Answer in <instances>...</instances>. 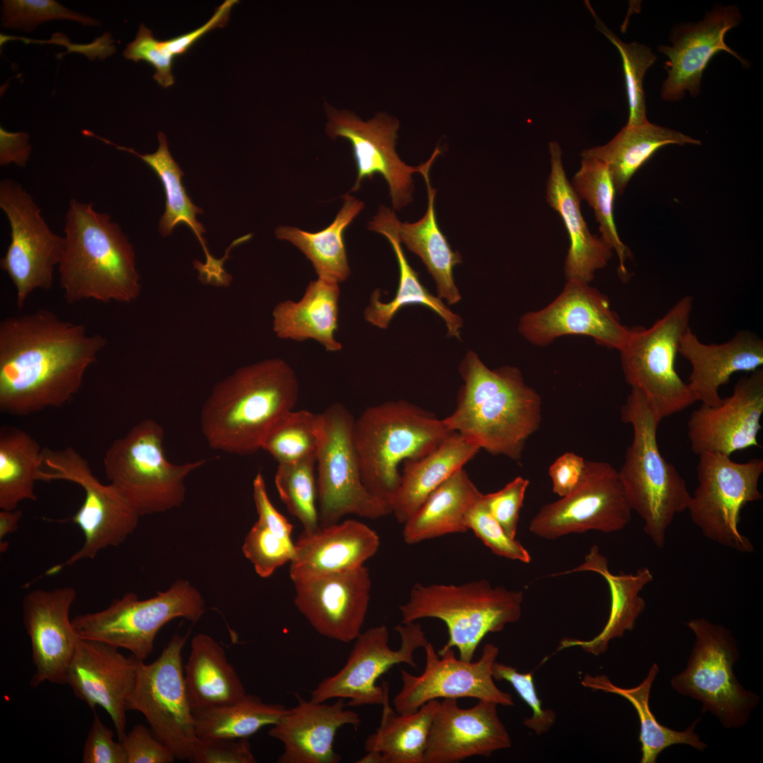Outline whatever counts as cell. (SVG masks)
Returning a JSON list of instances; mask_svg holds the SVG:
<instances>
[{
	"instance_id": "obj_1",
	"label": "cell",
	"mask_w": 763,
	"mask_h": 763,
	"mask_svg": "<svg viewBox=\"0 0 763 763\" xmlns=\"http://www.w3.org/2000/svg\"><path fill=\"white\" fill-rule=\"evenodd\" d=\"M107 344L82 324L40 309L0 323V410L26 415L60 408L80 390Z\"/></svg>"
},
{
	"instance_id": "obj_2",
	"label": "cell",
	"mask_w": 763,
	"mask_h": 763,
	"mask_svg": "<svg viewBox=\"0 0 763 763\" xmlns=\"http://www.w3.org/2000/svg\"><path fill=\"white\" fill-rule=\"evenodd\" d=\"M459 370L463 384L454 410L442 419L444 424L480 449L520 461L527 441L540 425L538 393L526 383L518 367L490 369L472 350Z\"/></svg>"
},
{
	"instance_id": "obj_3",
	"label": "cell",
	"mask_w": 763,
	"mask_h": 763,
	"mask_svg": "<svg viewBox=\"0 0 763 763\" xmlns=\"http://www.w3.org/2000/svg\"><path fill=\"white\" fill-rule=\"evenodd\" d=\"M299 382L293 369L280 358L237 369L218 382L201 412L202 433L213 449L247 455L261 449L272 425L293 410Z\"/></svg>"
},
{
	"instance_id": "obj_4",
	"label": "cell",
	"mask_w": 763,
	"mask_h": 763,
	"mask_svg": "<svg viewBox=\"0 0 763 763\" xmlns=\"http://www.w3.org/2000/svg\"><path fill=\"white\" fill-rule=\"evenodd\" d=\"M58 272L65 301L129 303L141 293L133 245L119 225L92 203L70 201Z\"/></svg>"
},
{
	"instance_id": "obj_5",
	"label": "cell",
	"mask_w": 763,
	"mask_h": 763,
	"mask_svg": "<svg viewBox=\"0 0 763 763\" xmlns=\"http://www.w3.org/2000/svg\"><path fill=\"white\" fill-rule=\"evenodd\" d=\"M452 432L442 419L406 401L367 408L353 425L365 487L391 508L401 480L400 465L428 454Z\"/></svg>"
},
{
	"instance_id": "obj_6",
	"label": "cell",
	"mask_w": 763,
	"mask_h": 763,
	"mask_svg": "<svg viewBox=\"0 0 763 763\" xmlns=\"http://www.w3.org/2000/svg\"><path fill=\"white\" fill-rule=\"evenodd\" d=\"M620 416L632 426L633 439L618 471L620 478L632 511L644 521V533L662 548L675 516L687 510L691 495L684 478L660 451L661 420L640 392L631 389Z\"/></svg>"
},
{
	"instance_id": "obj_7",
	"label": "cell",
	"mask_w": 763,
	"mask_h": 763,
	"mask_svg": "<svg viewBox=\"0 0 763 763\" xmlns=\"http://www.w3.org/2000/svg\"><path fill=\"white\" fill-rule=\"evenodd\" d=\"M523 601V591L492 586L485 579L459 585L418 583L399 610L401 623L424 618L444 622L449 638L439 650L456 648L461 660L471 661L487 634L521 618Z\"/></svg>"
},
{
	"instance_id": "obj_8",
	"label": "cell",
	"mask_w": 763,
	"mask_h": 763,
	"mask_svg": "<svg viewBox=\"0 0 763 763\" xmlns=\"http://www.w3.org/2000/svg\"><path fill=\"white\" fill-rule=\"evenodd\" d=\"M164 437L160 424L143 420L115 439L103 458L110 483L141 516L179 507L186 497V478L207 462H170L165 455Z\"/></svg>"
},
{
	"instance_id": "obj_9",
	"label": "cell",
	"mask_w": 763,
	"mask_h": 763,
	"mask_svg": "<svg viewBox=\"0 0 763 763\" xmlns=\"http://www.w3.org/2000/svg\"><path fill=\"white\" fill-rule=\"evenodd\" d=\"M693 302L686 295L651 326L629 327L619 351L626 382L644 396L661 421L697 401L675 369L681 338L690 328Z\"/></svg>"
},
{
	"instance_id": "obj_10",
	"label": "cell",
	"mask_w": 763,
	"mask_h": 763,
	"mask_svg": "<svg viewBox=\"0 0 763 763\" xmlns=\"http://www.w3.org/2000/svg\"><path fill=\"white\" fill-rule=\"evenodd\" d=\"M686 625L695 642L686 668L670 681L679 694L702 703L726 728L744 726L759 703V697L743 688L733 666L739 659L738 642L732 632L705 618H693Z\"/></svg>"
},
{
	"instance_id": "obj_11",
	"label": "cell",
	"mask_w": 763,
	"mask_h": 763,
	"mask_svg": "<svg viewBox=\"0 0 763 763\" xmlns=\"http://www.w3.org/2000/svg\"><path fill=\"white\" fill-rule=\"evenodd\" d=\"M205 610L206 602L199 591L187 580L179 579L148 599L140 600L136 594L127 593L104 610L76 616L72 625L78 637L126 649L144 661L165 625L178 617L195 623Z\"/></svg>"
},
{
	"instance_id": "obj_12",
	"label": "cell",
	"mask_w": 763,
	"mask_h": 763,
	"mask_svg": "<svg viewBox=\"0 0 763 763\" xmlns=\"http://www.w3.org/2000/svg\"><path fill=\"white\" fill-rule=\"evenodd\" d=\"M58 480L74 483L85 492L83 502L71 519L85 539L77 552L51 568L49 574L81 560L94 559L103 549L122 544L136 528L141 516L113 485L100 483L87 460L71 447L42 451L37 481Z\"/></svg>"
},
{
	"instance_id": "obj_13",
	"label": "cell",
	"mask_w": 763,
	"mask_h": 763,
	"mask_svg": "<svg viewBox=\"0 0 763 763\" xmlns=\"http://www.w3.org/2000/svg\"><path fill=\"white\" fill-rule=\"evenodd\" d=\"M697 486L687 511L692 522L710 540L741 553L755 548L739 530L740 512L748 503L762 499L759 482L763 460L733 461L730 456L706 453L699 456Z\"/></svg>"
},
{
	"instance_id": "obj_14",
	"label": "cell",
	"mask_w": 763,
	"mask_h": 763,
	"mask_svg": "<svg viewBox=\"0 0 763 763\" xmlns=\"http://www.w3.org/2000/svg\"><path fill=\"white\" fill-rule=\"evenodd\" d=\"M321 415L323 436L316 456L321 527L337 524L348 514L376 519L391 514L390 505L369 493L362 483L351 413L335 403Z\"/></svg>"
},
{
	"instance_id": "obj_15",
	"label": "cell",
	"mask_w": 763,
	"mask_h": 763,
	"mask_svg": "<svg viewBox=\"0 0 763 763\" xmlns=\"http://www.w3.org/2000/svg\"><path fill=\"white\" fill-rule=\"evenodd\" d=\"M0 208L11 227V241L0 267L16 288V306L20 309L35 290L52 288L65 238L52 231L33 197L17 181L0 182Z\"/></svg>"
},
{
	"instance_id": "obj_16",
	"label": "cell",
	"mask_w": 763,
	"mask_h": 763,
	"mask_svg": "<svg viewBox=\"0 0 763 763\" xmlns=\"http://www.w3.org/2000/svg\"><path fill=\"white\" fill-rule=\"evenodd\" d=\"M187 637L175 634L156 660L140 661L126 702L127 711L142 714L155 736L179 760H188L196 738L182 657Z\"/></svg>"
},
{
	"instance_id": "obj_17",
	"label": "cell",
	"mask_w": 763,
	"mask_h": 763,
	"mask_svg": "<svg viewBox=\"0 0 763 763\" xmlns=\"http://www.w3.org/2000/svg\"><path fill=\"white\" fill-rule=\"evenodd\" d=\"M401 638L398 649L389 645L387 627H371L354 640L353 647L343 667L321 681L312 692L310 700L326 702L331 699H348L350 706L382 705L388 682L377 685L378 679L391 667L405 663L417 667L414 654L428 641L420 624L401 623L395 627Z\"/></svg>"
},
{
	"instance_id": "obj_18",
	"label": "cell",
	"mask_w": 763,
	"mask_h": 763,
	"mask_svg": "<svg viewBox=\"0 0 763 763\" xmlns=\"http://www.w3.org/2000/svg\"><path fill=\"white\" fill-rule=\"evenodd\" d=\"M632 511L618 471L606 461H587L580 485L541 507L529 531L547 540L588 531L610 533L627 526Z\"/></svg>"
},
{
	"instance_id": "obj_19",
	"label": "cell",
	"mask_w": 763,
	"mask_h": 763,
	"mask_svg": "<svg viewBox=\"0 0 763 763\" xmlns=\"http://www.w3.org/2000/svg\"><path fill=\"white\" fill-rule=\"evenodd\" d=\"M326 133L332 139L342 138L351 147L357 167L356 181L350 191H357L365 179L382 175L388 184L393 207L400 210L413 201V175L422 174L430 168L441 150L436 148L432 155L418 166H410L396 151L399 123L384 113L365 121L349 110L326 105Z\"/></svg>"
},
{
	"instance_id": "obj_20",
	"label": "cell",
	"mask_w": 763,
	"mask_h": 763,
	"mask_svg": "<svg viewBox=\"0 0 763 763\" xmlns=\"http://www.w3.org/2000/svg\"><path fill=\"white\" fill-rule=\"evenodd\" d=\"M424 649L425 666L421 674L401 671L402 686L393 699L394 709L398 714L413 713L439 699L474 698L514 706L512 696L499 689L492 677V666L499 654L497 646L485 644L475 661L457 658L453 649L436 652L429 641Z\"/></svg>"
},
{
	"instance_id": "obj_21",
	"label": "cell",
	"mask_w": 763,
	"mask_h": 763,
	"mask_svg": "<svg viewBox=\"0 0 763 763\" xmlns=\"http://www.w3.org/2000/svg\"><path fill=\"white\" fill-rule=\"evenodd\" d=\"M518 329L529 343L546 346L559 337L586 336L620 351L629 327L624 326L609 298L589 283L567 280L562 292L544 308L523 314Z\"/></svg>"
},
{
	"instance_id": "obj_22",
	"label": "cell",
	"mask_w": 763,
	"mask_h": 763,
	"mask_svg": "<svg viewBox=\"0 0 763 763\" xmlns=\"http://www.w3.org/2000/svg\"><path fill=\"white\" fill-rule=\"evenodd\" d=\"M293 584L295 605L320 635L349 643L360 634L372 585L365 565Z\"/></svg>"
},
{
	"instance_id": "obj_23",
	"label": "cell",
	"mask_w": 763,
	"mask_h": 763,
	"mask_svg": "<svg viewBox=\"0 0 763 763\" xmlns=\"http://www.w3.org/2000/svg\"><path fill=\"white\" fill-rule=\"evenodd\" d=\"M763 414V369L742 377L732 394L716 406L702 403L687 421L690 449L698 456L760 447L757 435Z\"/></svg>"
},
{
	"instance_id": "obj_24",
	"label": "cell",
	"mask_w": 763,
	"mask_h": 763,
	"mask_svg": "<svg viewBox=\"0 0 763 763\" xmlns=\"http://www.w3.org/2000/svg\"><path fill=\"white\" fill-rule=\"evenodd\" d=\"M141 660L126 657L119 648L101 641L78 638L64 682L94 710L102 707L122 741L126 735L127 699L134 690Z\"/></svg>"
},
{
	"instance_id": "obj_25",
	"label": "cell",
	"mask_w": 763,
	"mask_h": 763,
	"mask_svg": "<svg viewBox=\"0 0 763 763\" xmlns=\"http://www.w3.org/2000/svg\"><path fill=\"white\" fill-rule=\"evenodd\" d=\"M76 598L75 588L65 586L35 589L23 599V620L35 666L30 680L32 687L45 682L65 683L66 671L79 638L69 617Z\"/></svg>"
},
{
	"instance_id": "obj_26",
	"label": "cell",
	"mask_w": 763,
	"mask_h": 763,
	"mask_svg": "<svg viewBox=\"0 0 763 763\" xmlns=\"http://www.w3.org/2000/svg\"><path fill=\"white\" fill-rule=\"evenodd\" d=\"M497 704L479 700L461 708L457 699L440 702L430 731L424 763H458L471 757H490L511 746Z\"/></svg>"
},
{
	"instance_id": "obj_27",
	"label": "cell",
	"mask_w": 763,
	"mask_h": 763,
	"mask_svg": "<svg viewBox=\"0 0 763 763\" xmlns=\"http://www.w3.org/2000/svg\"><path fill=\"white\" fill-rule=\"evenodd\" d=\"M740 20L735 6H719L697 23L677 27L671 35L672 45L658 49L667 56L665 69L668 76L661 88L662 98L668 101L682 99L687 91L697 96L700 90L703 71L711 59L721 51L737 58L744 66L748 61L740 57L725 42V35Z\"/></svg>"
},
{
	"instance_id": "obj_28",
	"label": "cell",
	"mask_w": 763,
	"mask_h": 763,
	"mask_svg": "<svg viewBox=\"0 0 763 763\" xmlns=\"http://www.w3.org/2000/svg\"><path fill=\"white\" fill-rule=\"evenodd\" d=\"M297 705L287 711L268 731L283 743L279 763H338L341 757L333 748L339 728L359 727L357 713L348 709L343 699L331 704L306 700L295 694Z\"/></svg>"
},
{
	"instance_id": "obj_29",
	"label": "cell",
	"mask_w": 763,
	"mask_h": 763,
	"mask_svg": "<svg viewBox=\"0 0 763 763\" xmlns=\"http://www.w3.org/2000/svg\"><path fill=\"white\" fill-rule=\"evenodd\" d=\"M678 353L691 365L688 387L697 401L716 406L720 388L739 372H752L763 365V340L747 330L726 342L702 343L690 328L681 338Z\"/></svg>"
},
{
	"instance_id": "obj_30",
	"label": "cell",
	"mask_w": 763,
	"mask_h": 763,
	"mask_svg": "<svg viewBox=\"0 0 763 763\" xmlns=\"http://www.w3.org/2000/svg\"><path fill=\"white\" fill-rule=\"evenodd\" d=\"M380 539L367 525L354 519L302 532L290 562L292 583L363 566L378 551Z\"/></svg>"
},
{
	"instance_id": "obj_31",
	"label": "cell",
	"mask_w": 763,
	"mask_h": 763,
	"mask_svg": "<svg viewBox=\"0 0 763 763\" xmlns=\"http://www.w3.org/2000/svg\"><path fill=\"white\" fill-rule=\"evenodd\" d=\"M550 172L547 181L546 200L560 215L569 238L564 262L567 280L590 283L598 270L608 265L613 251L601 237L591 233L581 214V199L566 175L562 150L557 141L549 143Z\"/></svg>"
},
{
	"instance_id": "obj_32",
	"label": "cell",
	"mask_w": 763,
	"mask_h": 763,
	"mask_svg": "<svg viewBox=\"0 0 763 763\" xmlns=\"http://www.w3.org/2000/svg\"><path fill=\"white\" fill-rule=\"evenodd\" d=\"M580 572H592L605 580L610 595L608 618L601 632L591 639L566 638L560 641L557 650L578 646L586 653L599 656L606 651L611 640L623 637L627 631L634 628L637 619L646 608V601L639 593L653 581V576L646 567L634 572L612 573L608 569V559L600 552L598 546L593 545L580 565L551 576Z\"/></svg>"
},
{
	"instance_id": "obj_33",
	"label": "cell",
	"mask_w": 763,
	"mask_h": 763,
	"mask_svg": "<svg viewBox=\"0 0 763 763\" xmlns=\"http://www.w3.org/2000/svg\"><path fill=\"white\" fill-rule=\"evenodd\" d=\"M398 218L393 211L380 206L377 215L368 223L367 228L384 236L396 255L398 270V285L394 297L389 302L381 300L379 290H374L364 312L366 321L380 329H386L398 312L405 306L422 305L441 317L447 329V335L461 339V317L453 312L438 296L430 293L420 280L418 273L411 267L401 247L396 231Z\"/></svg>"
},
{
	"instance_id": "obj_34",
	"label": "cell",
	"mask_w": 763,
	"mask_h": 763,
	"mask_svg": "<svg viewBox=\"0 0 763 763\" xmlns=\"http://www.w3.org/2000/svg\"><path fill=\"white\" fill-rule=\"evenodd\" d=\"M339 283L318 277L308 284L298 302L285 300L273 311V329L280 339H312L327 351L341 350L335 337L338 327Z\"/></svg>"
},
{
	"instance_id": "obj_35",
	"label": "cell",
	"mask_w": 763,
	"mask_h": 763,
	"mask_svg": "<svg viewBox=\"0 0 763 763\" xmlns=\"http://www.w3.org/2000/svg\"><path fill=\"white\" fill-rule=\"evenodd\" d=\"M480 450L470 439L454 432L428 454L405 462L391 502V514L403 524L437 487L463 468Z\"/></svg>"
},
{
	"instance_id": "obj_36",
	"label": "cell",
	"mask_w": 763,
	"mask_h": 763,
	"mask_svg": "<svg viewBox=\"0 0 763 763\" xmlns=\"http://www.w3.org/2000/svg\"><path fill=\"white\" fill-rule=\"evenodd\" d=\"M440 701L431 700L411 714H398L389 704L388 686L380 723L365 743L360 763H424L431 726Z\"/></svg>"
},
{
	"instance_id": "obj_37",
	"label": "cell",
	"mask_w": 763,
	"mask_h": 763,
	"mask_svg": "<svg viewBox=\"0 0 763 763\" xmlns=\"http://www.w3.org/2000/svg\"><path fill=\"white\" fill-rule=\"evenodd\" d=\"M184 676L193 711L229 705L247 694L223 647L206 634L192 638Z\"/></svg>"
},
{
	"instance_id": "obj_38",
	"label": "cell",
	"mask_w": 763,
	"mask_h": 763,
	"mask_svg": "<svg viewBox=\"0 0 763 763\" xmlns=\"http://www.w3.org/2000/svg\"><path fill=\"white\" fill-rule=\"evenodd\" d=\"M482 495L467 472L460 468L437 487L403 524L404 541L414 545L447 534L466 532V516Z\"/></svg>"
},
{
	"instance_id": "obj_39",
	"label": "cell",
	"mask_w": 763,
	"mask_h": 763,
	"mask_svg": "<svg viewBox=\"0 0 763 763\" xmlns=\"http://www.w3.org/2000/svg\"><path fill=\"white\" fill-rule=\"evenodd\" d=\"M700 145L699 140L680 131L649 122L624 126L608 143L584 150L581 158H591L605 164L614 186L622 194L636 172L661 148L668 145Z\"/></svg>"
},
{
	"instance_id": "obj_40",
	"label": "cell",
	"mask_w": 763,
	"mask_h": 763,
	"mask_svg": "<svg viewBox=\"0 0 763 763\" xmlns=\"http://www.w3.org/2000/svg\"><path fill=\"white\" fill-rule=\"evenodd\" d=\"M430 170L421 174L427 192L425 215L414 223H402L398 220L396 231L401 242L418 255L426 266L435 282L437 296L445 300L448 304H455L461 296L454 281V269L462 259L459 252L452 250L439 227L434 208L436 189L430 183Z\"/></svg>"
},
{
	"instance_id": "obj_41",
	"label": "cell",
	"mask_w": 763,
	"mask_h": 763,
	"mask_svg": "<svg viewBox=\"0 0 763 763\" xmlns=\"http://www.w3.org/2000/svg\"><path fill=\"white\" fill-rule=\"evenodd\" d=\"M658 672V666L653 663L644 680L632 688L617 687L605 675H586L581 681L584 687L618 694L627 699L634 707L640 722L639 740L641 744V763H656L660 753L674 745H687L699 751L707 747V745L694 732L699 719L694 721L686 730L679 731L661 724L656 718L649 706V697Z\"/></svg>"
},
{
	"instance_id": "obj_42",
	"label": "cell",
	"mask_w": 763,
	"mask_h": 763,
	"mask_svg": "<svg viewBox=\"0 0 763 763\" xmlns=\"http://www.w3.org/2000/svg\"><path fill=\"white\" fill-rule=\"evenodd\" d=\"M343 203L330 225L317 232H309L295 227L281 225L275 230L276 237L287 240L297 247L312 262L318 277L341 283L350 274L344 233L348 226L364 208V203L345 194Z\"/></svg>"
},
{
	"instance_id": "obj_43",
	"label": "cell",
	"mask_w": 763,
	"mask_h": 763,
	"mask_svg": "<svg viewBox=\"0 0 763 763\" xmlns=\"http://www.w3.org/2000/svg\"><path fill=\"white\" fill-rule=\"evenodd\" d=\"M85 134L113 146L118 150L134 154L147 164L158 177L165 194V211L158 225L161 235L168 236L176 225L184 224L191 229L201 243L206 256V263L215 259L209 253L202 236L206 232L205 228L196 220V215L203 213V211L194 204L188 196L182 182L184 173L172 157L166 136L162 132L158 134L159 145L157 150L150 154H140L133 148L119 146L88 130Z\"/></svg>"
},
{
	"instance_id": "obj_44",
	"label": "cell",
	"mask_w": 763,
	"mask_h": 763,
	"mask_svg": "<svg viewBox=\"0 0 763 763\" xmlns=\"http://www.w3.org/2000/svg\"><path fill=\"white\" fill-rule=\"evenodd\" d=\"M42 451L28 433L16 427L0 429V509H18L37 500L35 483L42 465Z\"/></svg>"
},
{
	"instance_id": "obj_45",
	"label": "cell",
	"mask_w": 763,
	"mask_h": 763,
	"mask_svg": "<svg viewBox=\"0 0 763 763\" xmlns=\"http://www.w3.org/2000/svg\"><path fill=\"white\" fill-rule=\"evenodd\" d=\"M288 709L247 694L223 706L194 710L195 732L199 738L247 739L260 729L275 724Z\"/></svg>"
},
{
	"instance_id": "obj_46",
	"label": "cell",
	"mask_w": 763,
	"mask_h": 763,
	"mask_svg": "<svg viewBox=\"0 0 763 763\" xmlns=\"http://www.w3.org/2000/svg\"><path fill=\"white\" fill-rule=\"evenodd\" d=\"M571 184L579 198L585 200L593 209L601 238L617 254L619 276L625 280L629 277L625 263L632 258V252L620 239L615 226L616 190L607 165L594 158H582L581 167Z\"/></svg>"
},
{
	"instance_id": "obj_47",
	"label": "cell",
	"mask_w": 763,
	"mask_h": 763,
	"mask_svg": "<svg viewBox=\"0 0 763 763\" xmlns=\"http://www.w3.org/2000/svg\"><path fill=\"white\" fill-rule=\"evenodd\" d=\"M323 436L321 413L290 410L280 417L265 434L261 449L278 464L316 457Z\"/></svg>"
},
{
	"instance_id": "obj_48",
	"label": "cell",
	"mask_w": 763,
	"mask_h": 763,
	"mask_svg": "<svg viewBox=\"0 0 763 763\" xmlns=\"http://www.w3.org/2000/svg\"><path fill=\"white\" fill-rule=\"evenodd\" d=\"M316 457L292 463L278 464L275 485L289 513L302 524L304 532L320 527L317 507Z\"/></svg>"
},
{
	"instance_id": "obj_49",
	"label": "cell",
	"mask_w": 763,
	"mask_h": 763,
	"mask_svg": "<svg viewBox=\"0 0 763 763\" xmlns=\"http://www.w3.org/2000/svg\"><path fill=\"white\" fill-rule=\"evenodd\" d=\"M290 522L257 519L247 533L242 552L262 578L270 577L278 568L290 562L295 546Z\"/></svg>"
},
{
	"instance_id": "obj_50",
	"label": "cell",
	"mask_w": 763,
	"mask_h": 763,
	"mask_svg": "<svg viewBox=\"0 0 763 763\" xmlns=\"http://www.w3.org/2000/svg\"><path fill=\"white\" fill-rule=\"evenodd\" d=\"M596 21V27L613 43L622 58L629 106L627 126H637L649 122L646 114L643 80L648 69L656 59L651 49L638 42L626 43L620 40L597 16L588 3Z\"/></svg>"
},
{
	"instance_id": "obj_51",
	"label": "cell",
	"mask_w": 763,
	"mask_h": 763,
	"mask_svg": "<svg viewBox=\"0 0 763 763\" xmlns=\"http://www.w3.org/2000/svg\"><path fill=\"white\" fill-rule=\"evenodd\" d=\"M2 6V25L7 28L32 31L42 23L57 19L74 20L85 26L99 24L53 0H5Z\"/></svg>"
},
{
	"instance_id": "obj_52",
	"label": "cell",
	"mask_w": 763,
	"mask_h": 763,
	"mask_svg": "<svg viewBox=\"0 0 763 763\" xmlns=\"http://www.w3.org/2000/svg\"><path fill=\"white\" fill-rule=\"evenodd\" d=\"M483 495L468 511L465 524L496 555L529 563L531 557L527 549L516 538L509 537L494 519L485 506Z\"/></svg>"
},
{
	"instance_id": "obj_53",
	"label": "cell",
	"mask_w": 763,
	"mask_h": 763,
	"mask_svg": "<svg viewBox=\"0 0 763 763\" xmlns=\"http://www.w3.org/2000/svg\"><path fill=\"white\" fill-rule=\"evenodd\" d=\"M494 680L511 684L520 697L532 711V716L525 718L524 724L541 735L550 731L556 721V714L552 709H545L535 687L531 672L519 673L516 668L502 663L495 662L492 669Z\"/></svg>"
},
{
	"instance_id": "obj_54",
	"label": "cell",
	"mask_w": 763,
	"mask_h": 763,
	"mask_svg": "<svg viewBox=\"0 0 763 763\" xmlns=\"http://www.w3.org/2000/svg\"><path fill=\"white\" fill-rule=\"evenodd\" d=\"M237 0H226L218 6L212 17L203 25L185 34L160 41L155 40L151 51L152 60L156 68L165 71L172 69L175 57L186 54L203 35L218 28L224 27L228 22L232 8Z\"/></svg>"
},
{
	"instance_id": "obj_55",
	"label": "cell",
	"mask_w": 763,
	"mask_h": 763,
	"mask_svg": "<svg viewBox=\"0 0 763 763\" xmlns=\"http://www.w3.org/2000/svg\"><path fill=\"white\" fill-rule=\"evenodd\" d=\"M529 483L527 478L518 476L499 490L483 496L491 515L513 538H516L519 513Z\"/></svg>"
},
{
	"instance_id": "obj_56",
	"label": "cell",
	"mask_w": 763,
	"mask_h": 763,
	"mask_svg": "<svg viewBox=\"0 0 763 763\" xmlns=\"http://www.w3.org/2000/svg\"><path fill=\"white\" fill-rule=\"evenodd\" d=\"M193 763H255L247 739L196 738L188 759Z\"/></svg>"
},
{
	"instance_id": "obj_57",
	"label": "cell",
	"mask_w": 763,
	"mask_h": 763,
	"mask_svg": "<svg viewBox=\"0 0 763 763\" xmlns=\"http://www.w3.org/2000/svg\"><path fill=\"white\" fill-rule=\"evenodd\" d=\"M121 742L127 763H172L176 759L170 748L141 723L135 725Z\"/></svg>"
},
{
	"instance_id": "obj_58",
	"label": "cell",
	"mask_w": 763,
	"mask_h": 763,
	"mask_svg": "<svg viewBox=\"0 0 763 763\" xmlns=\"http://www.w3.org/2000/svg\"><path fill=\"white\" fill-rule=\"evenodd\" d=\"M114 732L95 714L85 739L83 763H127L126 755L121 741L114 740Z\"/></svg>"
},
{
	"instance_id": "obj_59",
	"label": "cell",
	"mask_w": 763,
	"mask_h": 763,
	"mask_svg": "<svg viewBox=\"0 0 763 763\" xmlns=\"http://www.w3.org/2000/svg\"><path fill=\"white\" fill-rule=\"evenodd\" d=\"M586 463L582 456L572 451L557 457L548 469L553 492L562 497L574 491L584 478Z\"/></svg>"
},
{
	"instance_id": "obj_60",
	"label": "cell",
	"mask_w": 763,
	"mask_h": 763,
	"mask_svg": "<svg viewBox=\"0 0 763 763\" xmlns=\"http://www.w3.org/2000/svg\"><path fill=\"white\" fill-rule=\"evenodd\" d=\"M0 136L1 165L13 162L20 167L25 166L31 149L27 134L10 133L1 128Z\"/></svg>"
},
{
	"instance_id": "obj_61",
	"label": "cell",
	"mask_w": 763,
	"mask_h": 763,
	"mask_svg": "<svg viewBox=\"0 0 763 763\" xmlns=\"http://www.w3.org/2000/svg\"><path fill=\"white\" fill-rule=\"evenodd\" d=\"M23 512L20 509H1L0 511V540L14 533L18 528Z\"/></svg>"
}]
</instances>
